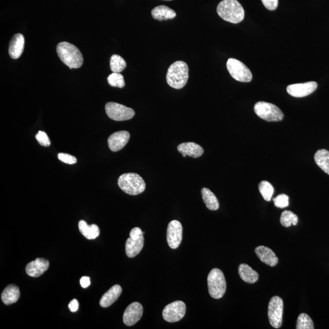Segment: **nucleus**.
Instances as JSON below:
<instances>
[{
    "mask_svg": "<svg viewBox=\"0 0 329 329\" xmlns=\"http://www.w3.org/2000/svg\"><path fill=\"white\" fill-rule=\"evenodd\" d=\"M218 16L232 23L241 22L244 18V11L237 0H223L217 7Z\"/></svg>",
    "mask_w": 329,
    "mask_h": 329,
    "instance_id": "nucleus-1",
    "label": "nucleus"
},
{
    "mask_svg": "<svg viewBox=\"0 0 329 329\" xmlns=\"http://www.w3.org/2000/svg\"><path fill=\"white\" fill-rule=\"evenodd\" d=\"M56 50L60 59L69 69H78L83 66V55L73 44L67 42L59 43Z\"/></svg>",
    "mask_w": 329,
    "mask_h": 329,
    "instance_id": "nucleus-2",
    "label": "nucleus"
},
{
    "mask_svg": "<svg viewBox=\"0 0 329 329\" xmlns=\"http://www.w3.org/2000/svg\"><path fill=\"white\" fill-rule=\"evenodd\" d=\"M189 67L184 61H176L171 65L168 69L167 81L168 85L176 89H181L186 85L189 78Z\"/></svg>",
    "mask_w": 329,
    "mask_h": 329,
    "instance_id": "nucleus-3",
    "label": "nucleus"
},
{
    "mask_svg": "<svg viewBox=\"0 0 329 329\" xmlns=\"http://www.w3.org/2000/svg\"><path fill=\"white\" fill-rule=\"evenodd\" d=\"M118 184L129 195H138L145 190L146 184L142 177L136 173H124L120 176Z\"/></svg>",
    "mask_w": 329,
    "mask_h": 329,
    "instance_id": "nucleus-4",
    "label": "nucleus"
},
{
    "mask_svg": "<svg viewBox=\"0 0 329 329\" xmlns=\"http://www.w3.org/2000/svg\"><path fill=\"white\" fill-rule=\"evenodd\" d=\"M208 292L213 299L222 298L226 291V281L224 273L218 268H213L208 277Z\"/></svg>",
    "mask_w": 329,
    "mask_h": 329,
    "instance_id": "nucleus-5",
    "label": "nucleus"
},
{
    "mask_svg": "<svg viewBox=\"0 0 329 329\" xmlns=\"http://www.w3.org/2000/svg\"><path fill=\"white\" fill-rule=\"evenodd\" d=\"M254 111L258 116L266 121L277 122L282 121L284 117L282 110L270 103L260 102L254 105Z\"/></svg>",
    "mask_w": 329,
    "mask_h": 329,
    "instance_id": "nucleus-6",
    "label": "nucleus"
},
{
    "mask_svg": "<svg viewBox=\"0 0 329 329\" xmlns=\"http://www.w3.org/2000/svg\"><path fill=\"white\" fill-rule=\"evenodd\" d=\"M227 70L235 80L242 83H249L253 79L250 69L239 60L234 58L228 59L226 64Z\"/></svg>",
    "mask_w": 329,
    "mask_h": 329,
    "instance_id": "nucleus-7",
    "label": "nucleus"
},
{
    "mask_svg": "<svg viewBox=\"0 0 329 329\" xmlns=\"http://www.w3.org/2000/svg\"><path fill=\"white\" fill-rule=\"evenodd\" d=\"M105 109L107 116L117 121L131 120L135 115V111L133 109L116 103H107Z\"/></svg>",
    "mask_w": 329,
    "mask_h": 329,
    "instance_id": "nucleus-8",
    "label": "nucleus"
},
{
    "mask_svg": "<svg viewBox=\"0 0 329 329\" xmlns=\"http://www.w3.org/2000/svg\"><path fill=\"white\" fill-rule=\"evenodd\" d=\"M283 302L281 297L274 296L268 305V315L271 326L279 329L282 324Z\"/></svg>",
    "mask_w": 329,
    "mask_h": 329,
    "instance_id": "nucleus-9",
    "label": "nucleus"
},
{
    "mask_svg": "<svg viewBox=\"0 0 329 329\" xmlns=\"http://www.w3.org/2000/svg\"><path fill=\"white\" fill-rule=\"evenodd\" d=\"M186 312V306L181 301H174L167 305L163 309V319L169 323H176L184 318Z\"/></svg>",
    "mask_w": 329,
    "mask_h": 329,
    "instance_id": "nucleus-10",
    "label": "nucleus"
},
{
    "mask_svg": "<svg viewBox=\"0 0 329 329\" xmlns=\"http://www.w3.org/2000/svg\"><path fill=\"white\" fill-rule=\"evenodd\" d=\"M182 225L177 220H173L168 225L167 239L168 244L172 249H176L182 240Z\"/></svg>",
    "mask_w": 329,
    "mask_h": 329,
    "instance_id": "nucleus-11",
    "label": "nucleus"
},
{
    "mask_svg": "<svg viewBox=\"0 0 329 329\" xmlns=\"http://www.w3.org/2000/svg\"><path fill=\"white\" fill-rule=\"evenodd\" d=\"M318 87L316 82L294 84L288 86L287 90L289 95L296 98H302L312 94Z\"/></svg>",
    "mask_w": 329,
    "mask_h": 329,
    "instance_id": "nucleus-12",
    "label": "nucleus"
},
{
    "mask_svg": "<svg viewBox=\"0 0 329 329\" xmlns=\"http://www.w3.org/2000/svg\"><path fill=\"white\" fill-rule=\"evenodd\" d=\"M143 306L135 302L127 307L123 314V323L127 326H132L138 323L143 315Z\"/></svg>",
    "mask_w": 329,
    "mask_h": 329,
    "instance_id": "nucleus-13",
    "label": "nucleus"
},
{
    "mask_svg": "<svg viewBox=\"0 0 329 329\" xmlns=\"http://www.w3.org/2000/svg\"><path fill=\"white\" fill-rule=\"evenodd\" d=\"M130 139V134L128 131H121L112 134L108 139V145L113 152L122 150Z\"/></svg>",
    "mask_w": 329,
    "mask_h": 329,
    "instance_id": "nucleus-14",
    "label": "nucleus"
},
{
    "mask_svg": "<svg viewBox=\"0 0 329 329\" xmlns=\"http://www.w3.org/2000/svg\"><path fill=\"white\" fill-rule=\"evenodd\" d=\"M49 266V261L46 259L37 258L28 264L26 272L31 277H38L48 270Z\"/></svg>",
    "mask_w": 329,
    "mask_h": 329,
    "instance_id": "nucleus-15",
    "label": "nucleus"
},
{
    "mask_svg": "<svg viewBox=\"0 0 329 329\" xmlns=\"http://www.w3.org/2000/svg\"><path fill=\"white\" fill-rule=\"evenodd\" d=\"M255 253L259 259L266 265L271 266V267L277 265L278 261L277 257L268 247L264 246L257 247L255 249Z\"/></svg>",
    "mask_w": 329,
    "mask_h": 329,
    "instance_id": "nucleus-16",
    "label": "nucleus"
},
{
    "mask_svg": "<svg viewBox=\"0 0 329 329\" xmlns=\"http://www.w3.org/2000/svg\"><path fill=\"white\" fill-rule=\"evenodd\" d=\"M25 47V38L21 34H17L13 36L9 47V54L11 58L17 59L22 54Z\"/></svg>",
    "mask_w": 329,
    "mask_h": 329,
    "instance_id": "nucleus-17",
    "label": "nucleus"
},
{
    "mask_svg": "<svg viewBox=\"0 0 329 329\" xmlns=\"http://www.w3.org/2000/svg\"><path fill=\"white\" fill-rule=\"evenodd\" d=\"M177 150L184 157L187 156L193 158H198L203 155L204 150L200 145L194 142H187L180 144Z\"/></svg>",
    "mask_w": 329,
    "mask_h": 329,
    "instance_id": "nucleus-18",
    "label": "nucleus"
},
{
    "mask_svg": "<svg viewBox=\"0 0 329 329\" xmlns=\"http://www.w3.org/2000/svg\"><path fill=\"white\" fill-rule=\"evenodd\" d=\"M122 292L121 287L119 285H115L103 295L100 301V306L103 308L111 306L117 301Z\"/></svg>",
    "mask_w": 329,
    "mask_h": 329,
    "instance_id": "nucleus-19",
    "label": "nucleus"
},
{
    "mask_svg": "<svg viewBox=\"0 0 329 329\" xmlns=\"http://www.w3.org/2000/svg\"><path fill=\"white\" fill-rule=\"evenodd\" d=\"M144 246V237L133 239L129 237L126 242V253L129 258H133L140 253Z\"/></svg>",
    "mask_w": 329,
    "mask_h": 329,
    "instance_id": "nucleus-20",
    "label": "nucleus"
},
{
    "mask_svg": "<svg viewBox=\"0 0 329 329\" xmlns=\"http://www.w3.org/2000/svg\"><path fill=\"white\" fill-rule=\"evenodd\" d=\"M20 296V290L15 285H9L1 294V299L6 305H11L18 301Z\"/></svg>",
    "mask_w": 329,
    "mask_h": 329,
    "instance_id": "nucleus-21",
    "label": "nucleus"
},
{
    "mask_svg": "<svg viewBox=\"0 0 329 329\" xmlns=\"http://www.w3.org/2000/svg\"><path fill=\"white\" fill-rule=\"evenodd\" d=\"M151 15L155 20L158 21L167 20L173 19L176 16L175 11L166 6L156 7L151 11Z\"/></svg>",
    "mask_w": 329,
    "mask_h": 329,
    "instance_id": "nucleus-22",
    "label": "nucleus"
},
{
    "mask_svg": "<svg viewBox=\"0 0 329 329\" xmlns=\"http://www.w3.org/2000/svg\"><path fill=\"white\" fill-rule=\"evenodd\" d=\"M239 273L242 279L245 282L254 283L259 279V274L247 264L242 263L239 266Z\"/></svg>",
    "mask_w": 329,
    "mask_h": 329,
    "instance_id": "nucleus-23",
    "label": "nucleus"
},
{
    "mask_svg": "<svg viewBox=\"0 0 329 329\" xmlns=\"http://www.w3.org/2000/svg\"><path fill=\"white\" fill-rule=\"evenodd\" d=\"M78 227L79 231L88 240L97 239L99 236L100 230L97 225H88L84 220L79 222Z\"/></svg>",
    "mask_w": 329,
    "mask_h": 329,
    "instance_id": "nucleus-24",
    "label": "nucleus"
},
{
    "mask_svg": "<svg viewBox=\"0 0 329 329\" xmlns=\"http://www.w3.org/2000/svg\"><path fill=\"white\" fill-rule=\"evenodd\" d=\"M202 196L206 207L210 210H217L220 208L219 202L217 197L209 189L203 188L201 190Z\"/></svg>",
    "mask_w": 329,
    "mask_h": 329,
    "instance_id": "nucleus-25",
    "label": "nucleus"
},
{
    "mask_svg": "<svg viewBox=\"0 0 329 329\" xmlns=\"http://www.w3.org/2000/svg\"><path fill=\"white\" fill-rule=\"evenodd\" d=\"M314 161L318 166L329 175V151L326 150H319L314 156Z\"/></svg>",
    "mask_w": 329,
    "mask_h": 329,
    "instance_id": "nucleus-26",
    "label": "nucleus"
},
{
    "mask_svg": "<svg viewBox=\"0 0 329 329\" xmlns=\"http://www.w3.org/2000/svg\"><path fill=\"white\" fill-rule=\"evenodd\" d=\"M110 69L113 73H121L126 67V62L119 55H112L110 61Z\"/></svg>",
    "mask_w": 329,
    "mask_h": 329,
    "instance_id": "nucleus-27",
    "label": "nucleus"
},
{
    "mask_svg": "<svg viewBox=\"0 0 329 329\" xmlns=\"http://www.w3.org/2000/svg\"><path fill=\"white\" fill-rule=\"evenodd\" d=\"M280 223L283 227H289L291 225H296L298 223V217L294 213L289 210H285L280 217Z\"/></svg>",
    "mask_w": 329,
    "mask_h": 329,
    "instance_id": "nucleus-28",
    "label": "nucleus"
},
{
    "mask_svg": "<svg viewBox=\"0 0 329 329\" xmlns=\"http://www.w3.org/2000/svg\"><path fill=\"white\" fill-rule=\"evenodd\" d=\"M259 191L266 201H270L275 191V189L270 182L263 181L259 185Z\"/></svg>",
    "mask_w": 329,
    "mask_h": 329,
    "instance_id": "nucleus-29",
    "label": "nucleus"
},
{
    "mask_svg": "<svg viewBox=\"0 0 329 329\" xmlns=\"http://www.w3.org/2000/svg\"><path fill=\"white\" fill-rule=\"evenodd\" d=\"M296 328L297 329H313V322L308 314L301 313L297 318Z\"/></svg>",
    "mask_w": 329,
    "mask_h": 329,
    "instance_id": "nucleus-30",
    "label": "nucleus"
},
{
    "mask_svg": "<svg viewBox=\"0 0 329 329\" xmlns=\"http://www.w3.org/2000/svg\"><path fill=\"white\" fill-rule=\"evenodd\" d=\"M107 82L112 87L122 88L125 86L123 76L120 73H113L107 78Z\"/></svg>",
    "mask_w": 329,
    "mask_h": 329,
    "instance_id": "nucleus-31",
    "label": "nucleus"
},
{
    "mask_svg": "<svg viewBox=\"0 0 329 329\" xmlns=\"http://www.w3.org/2000/svg\"><path fill=\"white\" fill-rule=\"evenodd\" d=\"M273 202L276 208H285L289 205V197L285 194H281L274 198Z\"/></svg>",
    "mask_w": 329,
    "mask_h": 329,
    "instance_id": "nucleus-32",
    "label": "nucleus"
},
{
    "mask_svg": "<svg viewBox=\"0 0 329 329\" xmlns=\"http://www.w3.org/2000/svg\"><path fill=\"white\" fill-rule=\"evenodd\" d=\"M35 138L37 139L38 143L42 146L48 147L51 145L49 136L44 131H38V133L36 134Z\"/></svg>",
    "mask_w": 329,
    "mask_h": 329,
    "instance_id": "nucleus-33",
    "label": "nucleus"
},
{
    "mask_svg": "<svg viewBox=\"0 0 329 329\" xmlns=\"http://www.w3.org/2000/svg\"><path fill=\"white\" fill-rule=\"evenodd\" d=\"M58 158L61 162L67 163V164L73 165L77 162L76 158L69 154L59 153Z\"/></svg>",
    "mask_w": 329,
    "mask_h": 329,
    "instance_id": "nucleus-34",
    "label": "nucleus"
},
{
    "mask_svg": "<svg viewBox=\"0 0 329 329\" xmlns=\"http://www.w3.org/2000/svg\"><path fill=\"white\" fill-rule=\"evenodd\" d=\"M263 5L270 11H275L278 6V0H261Z\"/></svg>",
    "mask_w": 329,
    "mask_h": 329,
    "instance_id": "nucleus-35",
    "label": "nucleus"
},
{
    "mask_svg": "<svg viewBox=\"0 0 329 329\" xmlns=\"http://www.w3.org/2000/svg\"><path fill=\"white\" fill-rule=\"evenodd\" d=\"M144 232L140 228L134 227L130 232V237L133 239H138L139 238L143 237Z\"/></svg>",
    "mask_w": 329,
    "mask_h": 329,
    "instance_id": "nucleus-36",
    "label": "nucleus"
},
{
    "mask_svg": "<svg viewBox=\"0 0 329 329\" xmlns=\"http://www.w3.org/2000/svg\"><path fill=\"white\" fill-rule=\"evenodd\" d=\"M69 311H70L71 312H76L77 311H78L79 308V303L78 301H77V299H74L72 300L70 302H69Z\"/></svg>",
    "mask_w": 329,
    "mask_h": 329,
    "instance_id": "nucleus-37",
    "label": "nucleus"
},
{
    "mask_svg": "<svg viewBox=\"0 0 329 329\" xmlns=\"http://www.w3.org/2000/svg\"><path fill=\"white\" fill-rule=\"evenodd\" d=\"M80 283L81 287L84 288V289H86V288H87L88 286H90V278L88 277H83L81 278L80 280Z\"/></svg>",
    "mask_w": 329,
    "mask_h": 329,
    "instance_id": "nucleus-38",
    "label": "nucleus"
},
{
    "mask_svg": "<svg viewBox=\"0 0 329 329\" xmlns=\"http://www.w3.org/2000/svg\"><path fill=\"white\" fill-rule=\"evenodd\" d=\"M168 1H170V0H168Z\"/></svg>",
    "mask_w": 329,
    "mask_h": 329,
    "instance_id": "nucleus-39",
    "label": "nucleus"
}]
</instances>
